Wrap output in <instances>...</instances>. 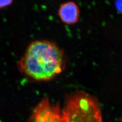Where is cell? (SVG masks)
Masks as SVG:
<instances>
[{"label":"cell","instance_id":"obj_1","mask_svg":"<svg viewBox=\"0 0 122 122\" xmlns=\"http://www.w3.org/2000/svg\"><path fill=\"white\" fill-rule=\"evenodd\" d=\"M65 64L64 52L57 44L47 40H37L29 45L18 67L31 80L47 81L61 72Z\"/></svg>","mask_w":122,"mask_h":122},{"label":"cell","instance_id":"obj_2","mask_svg":"<svg viewBox=\"0 0 122 122\" xmlns=\"http://www.w3.org/2000/svg\"><path fill=\"white\" fill-rule=\"evenodd\" d=\"M61 113L62 122H103L99 101L83 91L67 95Z\"/></svg>","mask_w":122,"mask_h":122},{"label":"cell","instance_id":"obj_3","mask_svg":"<svg viewBox=\"0 0 122 122\" xmlns=\"http://www.w3.org/2000/svg\"><path fill=\"white\" fill-rule=\"evenodd\" d=\"M30 122H62L61 109L58 103L50 102L48 97L35 106L29 118Z\"/></svg>","mask_w":122,"mask_h":122},{"label":"cell","instance_id":"obj_4","mask_svg":"<svg viewBox=\"0 0 122 122\" xmlns=\"http://www.w3.org/2000/svg\"><path fill=\"white\" fill-rule=\"evenodd\" d=\"M58 13L63 22L68 24H72L78 21L80 10L76 3L69 1L60 5Z\"/></svg>","mask_w":122,"mask_h":122},{"label":"cell","instance_id":"obj_5","mask_svg":"<svg viewBox=\"0 0 122 122\" xmlns=\"http://www.w3.org/2000/svg\"><path fill=\"white\" fill-rule=\"evenodd\" d=\"M12 2V0H0V9L8 6Z\"/></svg>","mask_w":122,"mask_h":122},{"label":"cell","instance_id":"obj_6","mask_svg":"<svg viewBox=\"0 0 122 122\" xmlns=\"http://www.w3.org/2000/svg\"><path fill=\"white\" fill-rule=\"evenodd\" d=\"M119 1H118L116 3V7H117V8L118 9V11H121V7L119 6V5L120 4H121V3H119Z\"/></svg>","mask_w":122,"mask_h":122}]
</instances>
